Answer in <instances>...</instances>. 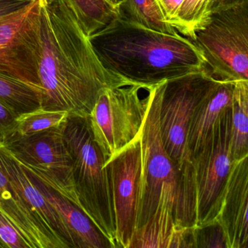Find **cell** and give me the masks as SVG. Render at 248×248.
<instances>
[{
    "instance_id": "obj_1",
    "label": "cell",
    "mask_w": 248,
    "mask_h": 248,
    "mask_svg": "<svg viewBox=\"0 0 248 248\" xmlns=\"http://www.w3.org/2000/svg\"><path fill=\"white\" fill-rule=\"evenodd\" d=\"M41 107L88 117L103 90L128 85L98 59L64 0H40Z\"/></svg>"
},
{
    "instance_id": "obj_2",
    "label": "cell",
    "mask_w": 248,
    "mask_h": 248,
    "mask_svg": "<svg viewBox=\"0 0 248 248\" xmlns=\"http://www.w3.org/2000/svg\"><path fill=\"white\" fill-rule=\"evenodd\" d=\"M89 38L111 75L146 91L206 69L202 55L189 38L147 28L121 14Z\"/></svg>"
},
{
    "instance_id": "obj_3",
    "label": "cell",
    "mask_w": 248,
    "mask_h": 248,
    "mask_svg": "<svg viewBox=\"0 0 248 248\" xmlns=\"http://www.w3.org/2000/svg\"><path fill=\"white\" fill-rule=\"evenodd\" d=\"M231 107L215 123L202 146L178 169L175 223L192 228L215 220L233 160L231 151Z\"/></svg>"
},
{
    "instance_id": "obj_4",
    "label": "cell",
    "mask_w": 248,
    "mask_h": 248,
    "mask_svg": "<svg viewBox=\"0 0 248 248\" xmlns=\"http://www.w3.org/2000/svg\"><path fill=\"white\" fill-rule=\"evenodd\" d=\"M63 135L72 156L81 210L117 248L109 173L105 156L94 140L88 117L69 116Z\"/></svg>"
},
{
    "instance_id": "obj_5",
    "label": "cell",
    "mask_w": 248,
    "mask_h": 248,
    "mask_svg": "<svg viewBox=\"0 0 248 248\" xmlns=\"http://www.w3.org/2000/svg\"><path fill=\"white\" fill-rule=\"evenodd\" d=\"M190 40L214 78L248 81V0L210 13Z\"/></svg>"
},
{
    "instance_id": "obj_6",
    "label": "cell",
    "mask_w": 248,
    "mask_h": 248,
    "mask_svg": "<svg viewBox=\"0 0 248 248\" xmlns=\"http://www.w3.org/2000/svg\"><path fill=\"white\" fill-rule=\"evenodd\" d=\"M218 80L206 68L158 84L161 134L178 170L186 159L191 117Z\"/></svg>"
},
{
    "instance_id": "obj_7",
    "label": "cell",
    "mask_w": 248,
    "mask_h": 248,
    "mask_svg": "<svg viewBox=\"0 0 248 248\" xmlns=\"http://www.w3.org/2000/svg\"><path fill=\"white\" fill-rule=\"evenodd\" d=\"M142 89L136 85L106 88L88 116L94 140L107 162L140 136L147 107V98L140 96Z\"/></svg>"
},
{
    "instance_id": "obj_8",
    "label": "cell",
    "mask_w": 248,
    "mask_h": 248,
    "mask_svg": "<svg viewBox=\"0 0 248 248\" xmlns=\"http://www.w3.org/2000/svg\"><path fill=\"white\" fill-rule=\"evenodd\" d=\"M64 124L34 134L13 138L3 144L27 172L80 208L72 156L63 139Z\"/></svg>"
},
{
    "instance_id": "obj_9",
    "label": "cell",
    "mask_w": 248,
    "mask_h": 248,
    "mask_svg": "<svg viewBox=\"0 0 248 248\" xmlns=\"http://www.w3.org/2000/svg\"><path fill=\"white\" fill-rule=\"evenodd\" d=\"M146 91L147 107L140 132L141 175L136 229L144 224L156 210L162 187L172 190L176 199L178 193V168L168 155L161 134L159 85Z\"/></svg>"
},
{
    "instance_id": "obj_10",
    "label": "cell",
    "mask_w": 248,
    "mask_h": 248,
    "mask_svg": "<svg viewBox=\"0 0 248 248\" xmlns=\"http://www.w3.org/2000/svg\"><path fill=\"white\" fill-rule=\"evenodd\" d=\"M40 58V0H33L0 18V72L42 88Z\"/></svg>"
},
{
    "instance_id": "obj_11",
    "label": "cell",
    "mask_w": 248,
    "mask_h": 248,
    "mask_svg": "<svg viewBox=\"0 0 248 248\" xmlns=\"http://www.w3.org/2000/svg\"><path fill=\"white\" fill-rule=\"evenodd\" d=\"M112 194L117 248H128L136 229L141 175L140 134L107 161Z\"/></svg>"
},
{
    "instance_id": "obj_12",
    "label": "cell",
    "mask_w": 248,
    "mask_h": 248,
    "mask_svg": "<svg viewBox=\"0 0 248 248\" xmlns=\"http://www.w3.org/2000/svg\"><path fill=\"white\" fill-rule=\"evenodd\" d=\"M248 155L234 160L215 220L223 228L229 248H248Z\"/></svg>"
},
{
    "instance_id": "obj_13",
    "label": "cell",
    "mask_w": 248,
    "mask_h": 248,
    "mask_svg": "<svg viewBox=\"0 0 248 248\" xmlns=\"http://www.w3.org/2000/svg\"><path fill=\"white\" fill-rule=\"evenodd\" d=\"M176 195L164 186L156 210L147 221L137 228L128 248H193L192 228L175 223Z\"/></svg>"
},
{
    "instance_id": "obj_14",
    "label": "cell",
    "mask_w": 248,
    "mask_h": 248,
    "mask_svg": "<svg viewBox=\"0 0 248 248\" xmlns=\"http://www.w3.org/2000/svg\"><path fill=\"white\" fill-rule=\"evenodd\" d=\"M0 162L56 248H75L72 236L59 213L34 186L27 171L2 143H0Z\"/></svg>"
},
{
    "instance_id": "obj_15",
    "label": "cell",
    "mask_w": 248,
    "mask_h": 248,
    "mask_svg": "<svg viewBox=\"0 0 248 248\" xmlns=\"http://www.w3.org/2000/svg\"><path fill=\"white\" fill-rule=\"evenodd\" d=\"M0 211L21 233L30 248H57L1 162Z\"/></svg>"
},
{
    "instance_id": "obj_16",
    "label": "cell",
    "mask_w": 248,
    "mask_h": 248,
    "mask_svg": "<svg viewBox=\"0 0 248 248\" xmlns=\"http://www.w3.org/2000/svg\"><path fill=\"white\" fill-rule=\"evenodd\" d=\"M27 173L34 186L62 217L72 236L75 248H114L109 239L79 207L46 186L30 172Z\"/></svg>"
},
{
    "instance_id": "obj_17",
    "label": "cell",
    "mask_w": 248,
    "mask_h": 248,
    "mask_svg": "<svg viewBox=\"0 0 248 248\" xmlns=\"http://www.w3.org/2000/svg\"><path fill=\"white\" fill-rule=\"evenodd\" d=\"M234 82L219 79L197 107L188 127L186 158L202 146L220 114L232 105Z\"/></svg>"
},
{
    "instance_id": "obj_18",
    "label": "cell",
    "mask_w": 248,
    "mask_h": 248,
    "mask_svg": "<svg viewBox=\"0 0 248 248\" xmlns=\"http://www.w3.org/2000/svg\"><path fill=\"white\" fill-rule=\"evenodd\" d=\"M231 111V151L234 161L248 155V81L234 82Z\"/></svg>"
},
{
    "instance_id": "obj_19",
    "label": "cell",
    "mask_w": 248,
    "mask_h": 248,
    "mask_svg": "<svg viewBox=\"0 0 248 248\" xmlns=\"http://www.w3.org/2000/svg\"><path fill=\"white\" fill-rule=\"evenodd\" d=\"M43 89L0 72V102L16 115L41 107Z\"/></svg>"
},
{
    "instance_id": "obj_20",
    "label": "cell",
    "mask_w": 248,
    "mask_h": 248,
    "mask_svg": "<svg viewBox=\"0 0 248 248\" xmlns=\"http://www.w3.org/2000/svg\"><path fill=\"white\" fill-rule=\"evenodd\" d=\"M88 37L118 16L120 11L107 0H64Z\"/></svg>"
},
{
    "instance_id": "obj_21",
    "label": "cell",
    "mask_w": 248,
    "mask_h": 248,
    "mask_svg": "<svg viewBox=\"0 0 248 248\" xmlns=\"http://www.w3.org/2000/svg\"><path fill=\"white\" fill-rule=\"evenodd\" d=\"M120 14L152 30L166 34L179 33L165 19L157 0H123Z\"/></svg>"
},
{
    "instance_id": "obj_22",
    "label": "cell",
    "mask_w": 248,
    "mask_h": 248,
    "mask_svg": "<svg viewBox=\"0 0 248 248\" xmlns=\"http://www.w3.org/2000/svg\"><path fill=\"white\" fill-rule=\"evenodd\" d=\"M69 116L68 111L46 109L41 107L23 113L16 117L11 135L7 140L60 127L66 123Z\"/></svg>"
},
{
    "instance_id": "obj_23",
    "label": "cell",
    "mask_w": 248,
    "mask_h": 248,
    "mask_svg": "<svg viewBox=\"0 0 248 248\" xmlns=\"http://www.w3.org/2000/svg\"><path fill=\"white\" fill-rule=\"evenodd\" d=\"M212 0H184L175 18L170 22L180 34L191 39L207 22Z\"/></svg>"
},
{
    "instance_id": "obj_24",
    "label": "cell",
    "mask_w": 248,
    "mask_h": 248,
    "mask_svg": "<svg viewBox=\"0 0 248 248\" xmlns=\"http://www.w3.org/2000/svg\"><path fill=\"white\" fill-rule=\"evenodd\" d=\"M192 238L195 248H229L226 233L217 220L192 227Z\"/></svg>"
},
{
    "instance_id": "obj_25",
    "label": "cell",
    "mask_w": 248,
    "mask_h": 248,
    "mask_svg": "<svg viewBox=\"0 0 248 248\" xmlns=\"http://www.w3.org/2000/svg\"><path fill=\"white\" fill-rule=\"evenodd\" d=\"M0 239L6 248H30L21 233L0 211Z\"/></svg>"
},
{
    "instance_id": "obj_26",
    "label": "cell",
    "mask_w": 248,
    "mask_h": 248,
    "mask_svg": "<svg viewBox=\"0 0 248 248\" xmlns=\"http://www.w3.org/2000/svg\"><path fill=\"white\" fill-rule=\"evenodd\" d=\"M16 117L8 107L0 102V143H5L9 138Z\"/></svg>"
},
{
    "instance_id": "obj_27",
    "label": "cell",
    "mask_w": 248,
    "mask_h": 248,
    "mask_svg": "<svg viewBox=\"0 0 248 248\" xmlns=\"http://www.w3.org/2000/svg\"><path fill=\"white\" fill-rule=\"evenodd\" d=\"M165 19L170 24L175 18L184 0H157Z\"/></svg>"
},
{
    "instance_id": "obj_28",
    "label": "cell",
    "mask_w": 248,
    "mask_h": 248,
    "mask_svg": "<svg viewBox=\"0 0 248 248\" xmlns=\"http://www.w3.org/2000/svg\"><path fill=\"white\" fill-rule=\"evenodd\" d=\"M31 1L30 0H0V18L27 6Z\"/></svg>"
},
{
    "instance_id": "obj_29",
    "label": "cell",
    "mask_w": 248,
    "mask_h": 248,
    "mask_svg": "<svg viewBox=\"0 0 248 248\" xmlns=\"http://www.w3.org/2000/svg\"><path fill=\"white\" fill-rule=\"evenodd\" d=\"M242 1L243 0H212L211 5H210V13L233 6Z\"/></svg>"
},
{
    "instance_id": "obj_30",
    "label": "cell",
    "mask_w": 248,
    "mask_h": 248,
    "mask_svg": "<svg viewBox=\"0 0 248 248\" xmlns=\"http://www.w3.org/2000/svg\"><path fill=\"white\" fill-rule=\"evenodd\" d=\"M107 2L120 11V8L123 3V0H107Z\"/></svg>"
},
{
    "instance_id": "obj_31",
    "label": "cell",
    "mask_w": 248,
    "mask_h": 248,
    "mask_svg": "<svg viewBox=\"0 0 248 248\" xmlns=\"http://www.w3.org/2000/svg\"><path fill=\"white\" fill-rule=\"evenodd\" d=\"M0 248H6L5 244L0 241Z\"/></svg>"
},
{
    "instance_id": "obj_32",
    "label": "cell",
    "mask_w": 248,
    "mask_h": 248,
    "mask_svg": "<svg viewBox=\"0 0 248 248\" xmlns=\"http://www.w3.org/2000/svg\"><path fill=\"white\" fill-rule=\"evenodd\" d=\"M0 241H1V242H2V240H1V239H0Z\"/></svg>"
},
{
    "instance_id": "obj_33",
    "label": "cell",
    "mask_w": 248,
    "mask_h": 248,
    "mask_svg": "<svg viewBox=\"0 0 248 248\" xmlns=\"http://www.w3.org/2000/svg\"><path fill=\"white\" fill-rule=\"evenodd\" d=\"M30 1H31V0H30Z\"/></svg>"
}]
</instances>
